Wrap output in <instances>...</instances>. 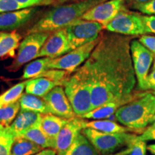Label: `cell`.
<instances>
[{
  "label": "cell",
  "instance_id": "1",
  "mask_svg": "<svg viewBox=\"0 0 155 155\" xmlns=\"http://www.w3.org/2000/svg\"><path fill=\"white\" fill-rule=\"evenodd\" d=\"M134 37L103 32L84 66L91 83L93 109L113 101L126 104L138 96L133 94L137 81L131 53Z\"/></svg>",
  "mask_w": 155,
  "mask_h": 155
},
{
  "label": "cell",
  "instance_id": "2",
  "mask_svg": "<svg viewBox=\"0 0 155 155\" xmlns=\"http://www.w3.org/2000/svg\"><path fill=\"white\" fill-rule=\"evenodd\" d=\"M107 0H80L68 5L58 6L50 9L28 31V35L35 32H53L66 28L68 25L82 18L88 10Z\"/></svg>",
  "mask_w": 155,
  "mask_h": 155
},
{
  "label": "cell",
  "instance_id": "3",
  "mask_svg": "<svg viewBox=\"0 0 155 155\" xmlns=\"http://www.w3.org/2000/svg\"><path fill=\"white\" fill-rule=\"evenodd\" d=\"M154 114L155 94L151 92L139 94L115 113L116 121L134 131H141L151 124Z\"/></svg>",
  "mask_w": 155,
  "mask_h": 155
},
{
  "label": "cell",
  "instance_id": "4",
  "mask_svg": "<svg viewBox=\"0 0 155 155\" xmlns=\"http://www.w3.org/2000/svg\"><path fill=\"white\" fill-rule=\"evenodd\" d=\"M63 88L77 117L82 118L92 111L91 83L84 65L67 79Z\"/></svg>",
  "mask_w": 155,
  "mask_h": 155
},
{
  "label": "cell",
  "instance_id": "5",
  "mask_svg": "<svg viewBox=\"0 0 155 155\" xmlns=\"http://www.w3.org/2000/svg\"><path fill=\"white\" fill-rule=\"evenodd\" d=\"M99 154L109 155L123 147H127L137 139V135L131 133H104L92 129H84L81 131Z\"/></svg>",
  "mask_w": 155,
  "mask_h": 155
},
{
  "label": "cell",
  "instance_id": "6",
  "mask_svg": "<svg viewBox=\"0 0 155 155\" xmlns=\"http://www.w3.org/2000/svg\"><path fill=\"white\" fill-rule=\"evenodd\" d=\"M104 30L127 36H141L147 31L142 15L125 8L104 26Z\"/></svg>",
  "mask_w": 155,
  "mask_h": 155
},
{
  "label": "cell",
  "instance_id": "7",
  "mask_svg": "<svg viewBox=\"0 0 155 155\" xmlns=\"http://www.w3.org/2000/svg\"><path fill=\"white\" fill-rule=\"evenodd\" d=\"M73 50L99 38L104 27L100 23L80 19L65 28Z\"/></svg>",
  "mask_w": 155,
  "mask_h": 155
},
{
  "label": "cell",
  "instance_id": "8",
  "mask_svg": "<svg viewBox=\"0 0 155 155\" xmlns=\"http://www.w3.org/2000/svg\"><path fill=\"white\" fill-rule=\"evenodd\" d=\"M50 32H35L29 34L19 44L17 55L8 69L12 71L19 70L25 64L38 58L40 50L48 40Z\"/></svg>",
  "mask_w": 155,
  "mask_h": 155
},
{
  "label": "cell",
  "instance_id": "9",
  "mask_svg": "<svg viewBox=\"0 0 155 155\" xmlns=\"http://www.w3.org/2000/svg\"><path fill=\"white\" fill-rule=\"evenodd\" d=\"M131 53L139 88L142 91L148 90L147 77L155 55L136 39L131 42Z\"/></svg>",
  "mask_w": 155,
  "mask_h": 155
},
{
  "label": "cell",
  "instance_id": "10",
  "mask_svg": "<svg viewBox=\"0 0 155 155\" xmlns=\"http://www.w3.org/2000/svg\"><path fill=\"white\" fill-rule=\"evenodd\" d=\"M99 39L100 36L94 41L75 48L61 57L52 59L48 66L49 69L63 70L71 73H74L81 64L86 62L90 57Z\"/></svg>",
  "mask_w": 155,
  "mask_h": 155
},
{
  "label": "cell",
  "instance_id": "11",
  "mask_svg": "<svg viewBox=\"0 0 155 155\" xmlns=\"http://www.w3.org/2000/svg\"><path fill=\"white\" fill-rule=\"evenodd\" d=\"M126 0H107L95 6L85 13L82 19L93 21L106 26L121 12L127 8Z\"/></svg>",
  "mask_w": 155,
  "mask_h": 155
},
{
  "label": "cell",
  "instance_id": "12",
  "mask_svg": "<svg viewBox=\"0 0 155 155\" xmlns=\"http://www.w3.org/2000/svg\"><path fill=\"white\" fill-rule=\"evenodd\" d=\"M73 49L70 45L65 28L54 31L45 42L38 58H50L52 59L61 57Z\"/></svg>",
  "mask_w": 155,
  "mask_h": 155
},
{
  "label": "cell",
  "instance_id": "13",
  "mask_svg": "<svg viewBox=\"0 0 155 155\" xmlns=\"http://www.w3.org/2000/svg\"><path fill=\"white\" fill-rule=\"evenodd\" d=\"M51 114L70 119L75 117L73 107L65 94L63 86H57L43 97Z\"/></svg>",
  "mask_w": 155,
  "mask_h": 155
},
{
  "label": "cell",
  "instance_id": "14",
  "mask_svg": "<svg viewBox=\"0 0 155 155\" xmlns=\"http://www.w3.org/2000/svg\"><path fill=\"white\" fill-rule=\"evenodd\" d=\"M84 119L77 116L68 119L55 139V150L57 153L66 150L73 144L78 136L84 129Z\"/></svg>",
  "mask_w": 155,
  "mask_h": 155
},
{
  "label": "cell",
  "instance_id": "15",
  "mask_svg": "<svg viewBox=\"0 0 155 155\" xmlns=\"http://www.w3.org/2000/svg\"><path fill=\"white\" fill-rule=\"evenodd\" d=\"M33 7L0 14V31H14L26 24L35 13Z\"/></svg>",
  "mask_w": 155,
  "mask_h": 155
},
{
  "label": "cell",
  "instance_id": "16",
  "mask_svg": "<svg viewBox=\"0 0 155 155\" xmlns=\"http://www.w3.org/2000/svg\"><path fill=\"white\" fill-rule=\"evenodd\" d=\"M42 116V114L40 113L21 109L14 121L9 127L17 139L25 131L40 124Z\"/></svg>",
  "mask_w": 155,
  "mask_h": 155
},
{
  "label": "cell",
  "instance_id": "17",
  "mask_svg": "<svg viewBox=\"0 0 155 155\" xmlns=\"http://www.w3.org/2000/svg\"><path fill=\"white\" fill-rule=\"evenodd\" d=\"M57 86H61L58 83L47 78H35L27 80L25 93L43 98L50 91Z\"/></svg>",
  "mask_w": 155,
  "mask_h": 155
},
{
  "label": "cell",
  "instance_id": "18",
  "mask_svg": "<svg viewBox=\"0 0 155 155\" xmlns=\"http://www.w3.org/2000/svg\"><path fill=\"white\" fill-rule=\"evenodd\" d=\"M20 35L17 31H0V58L15 57V50L19 48Z\"/></svg>",
  "mask_w": 155,
  "mask_h": 155
},
{
  "label": "cell",
  "instance_id": "19",
  "mask_svg": "<svg viewBox=\"0 0 155 155\" xmlns=\"http://www.w3.org/2000/svg\"><path fill=\"white\" fill-rule=\"evenodd\" d=\"M58 155H99L91 141L81 133L66 150L57 153Z\"/></svg>",
  "mask_w": 155,
  "mask_h": 155
},
{
  "label": "cell",
  "instance_id": "20",
  "mask_svg": "<svg viewBox=\"0 0 155 155\" xmlns=\"http://www.w3.org/2000/svg\"><path fill=\"white\" fill-rule=\"evenodd\" d=\"M20 107L25 111H34L41 114H52L43 98L25 93L19 100Z\"/></svg>",
  "mask_w": 155,
  "mask_h": 155
},
{
  "label": "cell",
  "instance_id": "21",
  "mask_svg": "<svg viewBox=\"0 0 155 155\" xmlns=\"http://www.w3.org/2000/svg\"><path fill=\"white\" fill-rule=\"evenodd\" d=\"M68 119L53 114H42L40 127L50 138L55 139Z\"/></svg>",
  "mask_w": 155,
  "mask_h": 155
},
{
  "label": "cell",
  "instance_id": "22",
  "mask_svg": "<svg viewBox=\"0 0 155 155\" xmlns=\"http://www.w3.org/2000/svg\"><path fill=\"white\" fill-rule=\"evenodd\" d=\"M87 128L104 133L134 132L132 129L108 119L94 120L91 121H85L84 129H87Z\"/></svg>",
  "mask_w": 155,
  "mask_h": 155
},
{
  "label": "cell",
  "instance_id": "23",
  "mask_svg": "<svg viewBox=\"0 0 155 155\" xmlns=\"http://www.w3.org/2000/svg\"><path fill=\"white\" fill-rule=\"evenodd\" d=\"M19 137H23L29 140L32 141L35 144L42 147V149H54L55 147V139L50 138L42 131L40 127V124L31 128L25 131Z\"/></svg>",
  "mask_w": 155,
  "mask_h": 155
},
{
  "label": "cell",
  "instance_id": "24",
  "mask_svg": "<svg viewBox=\"0 0 155 155\" xmlns=\"http://www.w3.org/2000/svg\"><path fill=\"white\" fill-rule=\"evenodd\" d=\"M125 105L124 103L119 101H113L108 103L99 106V107L94 108L92 111L88 112L86 115L83 116L81 119H94L100 120L105 119L109 117L111 115H113L116 112L121 106Z\"/></svg>",
  "mask_w": 155,
  "mask_h": 155
},
{
  "label": "cell",
  "instance_id": "25",
  "mask_svg": "<svg viewBox=\"0 0 155 155\" xmlns=\"http://www.w3.org/2000/svg\"><path fill=\"white\" fill-rule=\"evenodd\" d=\"M51 61L52 58H42L28 63L25 68L22 79L29 80L40 77L45 71L49 70L48 66Z\"/></svg>",
  "mask_w": 155,
  "mask_h": 155
},
{
  "label": "cell",
  "instance_id": "26",
  "mask_svg": "<svg viewBox=\"0 0 155 155\" xmlns=\"http://www.w3.org/2000/svg\"><path fill=\"white\" fill-rule=\"evenodd\" d=\"M42 147L23 137L15 139L12 149V155H34L40 152Z\"/></svg>",
  "mask_w": 155,
  "mask_h": 155
},
{
  "label": "cell",
  "instance_id": "27",
  "mask_svg": "<svg viewBox=\"0 0 155 155\" xmlns=\"http://www.w3.org/2000/svg\"><path fill=\"white\" fill-rule=\"evenodd\" d=\"M26 83L27 81L17 83L7 91L0 95V108L18 101L23 94Z\"/></svg>",
  "mask_w": 155,
  "mask_h": 155
},
{
  "label": "cell",
  "instance_id": "28",
  "mask_svg": "<svg viewBox=\"0 0 155 155\" xmlns=\"http://www.w3.org/2000/svg\"><path fill=\"white\" fill-rule=\"evenodd\" d=\"M20 104L18 101L0 108V124L4 127L12 124L20 110Z\"/></svg>",
  "mask_w": 155,
  "mask_h": 155
},
{
  "label": "cell",
  "instance_id": "29",
  "mask_svg": "<svg viewBox=\"0 0 155 155\" xmlns=\"http://www.w3.org/2000/svg\"><path fill=\"white\" fill-rule=\"evenodd\" d=\"M16 137L9 127L0 131V155H12V149Z\"/></svg>",
  "mask_w": 155,
  "mask_h": 155
},
{
  "label": "cell",
  "instance_id": "30",
  "mask_svg": "<svg viewBox=\"0 0 155 155\" xmlns=\"http://www.w3.org/2000/svg\"><path fill=\"white\" fill-rule=\"evenodd\" d=\"M147 145L146 141L136 139L132 144L126 147L125 150H121L114 154L109 155H146Z\"/></svg>",
  "mask_w": 155,
  "mask_h": 155
},
{
  "label": "cell",
  "instance_id": "31",
  "mask_svg": "<svg viewBox=\"0 0 155 155\" xmlns=\"http://www.w3.org/2000/svg\"><path fill=\"white\" fill-rule=\"evenodd\" d=\"M19 9H22V7L15 0H0V14Z\"/></svg>",
  "mask_w": 155,
  "mask_h": 155
},
{
  "label": "cell",
  "instance_id": "32",
  "mask_svg": "<svg viewBox=\"0 0 155 155\" xmlns=\"http://www.w3.org/2000/svg\"><path fill=\"white\" fill-rule=\"evenodd\" d=\"M132 7L146 15H155V0H151L147 3L136 5Z\"/></svg>",
  "mask_w": 155,
  "mask_h": 155
},
{
  "label": "cell",
  "instance_id": "33",
  "mask_svg": "<svg viewBox=\"0 0 155 155\" xmlns=\"http://www.w3.org/2000/svg\"><path fill=\"white\" fill-rule=\"evenodd\" d=\"M22 9L30 8L38 5H47L52 2V0H15Z\"/></svg>",
  "mask_w": 155,
  "mask_h": 155
},
{
  "label": "cell",
  "instance_id": "34",
  "mask_svg": "<svg viewBox=\"0 0 155 155\" xmlns=\"http://www.w3.org/2000/svg\"><path fill=\"white\" fill-rule=\"evenodd\" d=\"M139 41L155 55V36L143 35L139 37Z\"/></svg>",
  "mask_w": 155,
  "mask_h": 155
},
{
  "label": "cell",
  "instance_id": "35",
  "mask_svg": "<svg viewBox=\"0 0 155 155\" xmlns=\"http://www.w3.org/2000/svg\"><path fill=\"white\" fill-rule=\"evenodd\" d=\"M137 140L143 141H155V126L150 125L147 127L140 135H137Z\"/></svg>",
  "mask_w": 155,
  "mask_h": 155
},
{
  "label": "cell",
  "instance_id": "36",
  "mask_svg": "<svg viewBox=\"0 0 155 155\" xmlns=\"http://www.w3.org/2000/svg\"><path fill=\"white\" fill-rule=\"evenodd\" d=\"M147 33L155 35V15H142Z\"/></svg>",
  "mask_w": 155,
  "mask_h": 155
},
{
  "label": "cell",
  "instance_id": "37",
  "mask_svg": "<svg viewBox=\"0 0 155 155\" xmlns=\"http://www.w3.org/2000/svg\"><path fill=\"white\" fill-rule=\"evenodd\" d=\"M147 88L148 90H152L155 94V68H152V72L147 77Z\"/></svg>",
  "mask_w": 155,
  "mask_h": 155
},
{
  "label": "cell",
  "instance_id": "38",
  "mask_svg": "<svg viewBox=\"0 0 155 155\" xmlns=\"http://www.w3.org/2000/svg\"><path fill=\"white\" fill-rule=\"evenodd\" d=\"M56 154H57V152L54 149L48 148L42 150L40 152L34 155H56Z\"/></svg>",
  "mask_w": 155,
  "mask_h": 155
},
{
  "label": "cell",
  "instance_id": "39",
  "mask_svg": "<svg viewBox=\"0 0 155 155\" xmlns=\"http://www.w3.org/2000/svg\"><path fill=\"white\" fill-rule=\"evenodd\" d=\"M129 3L131 4V7L134 6L139 5H142V4H145L149 2L151 0H127Z\"/></svg>",
  "mask_w": 155,
  "mask_h": 155
},
{
  "label": "cell",
  "instance_id": "40",
  "mask_svg": "<svg viewBox=\"0 0 155 155\" xmlns=\"http://www.w3.org/2000/svg\"><path fill=\"white\" fill-rule=\"evenodd\" d=\"M147 150H149L151 154L155 155V144H151L147 146Z\"/></svg>",
  "mask_w": 155,
  "mask_h": 155
},
{
  "label": "cell",
  "instance_id": "41",
  "mask_svg": "<svg viewBox=\"0 0 155 155\" xmlns=\"http://www.w3.org/2000/svg\"><path fill=\"white\" fill-rule=\"evenodd\" d=\"M151 125H152V126H155V114H154V117H153V119H152V123H151Z\"/></svg>",
  "mask_w": 155,
  "mask_h": 155
},
{
  "label": "cell",
  "instance_id": "42",
  "mask_svg": "<svg viewBox=\"0 0 155 155\" xmlns=\"http://www.w3.org/2000/svg\"><path fill=\"white\" fill-rule=\"evenodd\" d=\"M4 128H5V127H4L2 125H1V124H0V131H1L2 130V129H4Z\"/></svg>",
  "mask_w": 155,
  "mask_h": 155
},
{
  "label": "cell",
  "instance_id": "43",
  "mask_svg": "<svg viewBox=\"0 0 155 155\" xmlns=\"http://www.w3.org/2000/svg\"><path fill=\"white\" fill-rule=\"evenodd\" d=\"M155 68V57H154V63H153V68Z\"/></svg>",
  "mask_w": 155,
  "mask_h": 155
},
{
  "label": "cell",
  "instance_id": "44",
  "mask_svg": "<svg viewBox=\"0 0 155 155\" xmlns=\"http://www.w3.org/2000/svg\"><path fill=\"white\" fill-rule=\"evenodd\" d=\"M61 2H64V1H66V0H61Z\"/></svg>",
  "mask_w": 155,
  "mask_h": 155
}]
</instances>
